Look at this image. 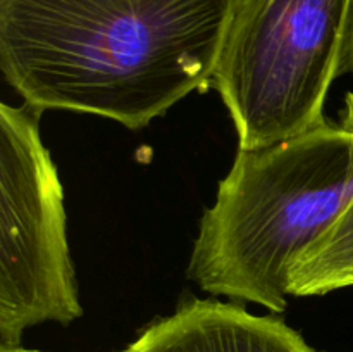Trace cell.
<instances>
[{"label":"cell","instance_id":"cell-4","mask_svg":"<svg viewBox=\"0 0 353 352\" xmlns=\"http://www.w3.org/2000/svg\"><path fill=\"white\" fill-rule=\"evenodd\" d=\"M41 110L0 106V349L40 323L83 316L64 193L41 141Z\"/></svg>","mask_w":353,"mask_h":352},{"label":"cell","instance_id":"cell-3","mask_svg":"<svg viewBox=\"0 0 353 352\" xmlns=\"http://www.w3.org/2000/svg\"><path fill=\"white\" fill-rule=\"evenodd\" d=\"M347 9L348 0H233L210 88L240 148L268 147L326 121Z\"/></svg>","mask_w":353,"mask_h":352},{"label":"cell","instance_id":"cell-7","mask_svg":"<svg viewBox=\"0 0 353 352\" xmlns=\"http://www.w3.org/2000/svg\"><path fill=\"white\" fill-rule=\"evenodd\" d=\"M341 72L353 75V0H348L347 21H345L343 47H341ZM340 123L353 128V93L345 99V107L340 113Z\"/></svg>","mask_w":353,"mask_h":352},{"label":"cell","instance_id":"cell-5","mask_svg":"<svg viewBox=\"0 0 353 352\" xmlns=\"http://www.w3.org/2000/svg\"><path fill=\"white\" fill-rule=\"evenodd\" d=\"M121 352H319L281 317L193 299L155 320Z\"/></svg>","mask_w":353,"mask_h":352},{"label":"cell","instance_id":"cell-1","mask_svg":"<svg viewBox=\"0 0 353 352\" xmlns=\"http://www.w3.org/2000/svg\"><path fill=\"white\" fill-rule=\"evenodd\" d=\"M233 0H0V69L28 106L141 130L210 88Z\"/></svg>","mask_w":353,"mask_h":352},{"label":"cell","instance_id":"cell-6","mask_svg":"<svg viewBox=\"0 0 353 352\" xmlns=\"http://www.w3.org/2000/svg\"><path fill=\"white\" fill-rule=\"evenodd\" d=\"M353 286V199L290 269V295H324Z\"/></svg>","mask_w":353,"mask_h":352},{"label":"cell","instance_id":"cell-2","mask_svg":"<svg viewBox=\"0 0 353 352\" xmlns=\"http://www.w3.org/2000/svg\"><path fill=\"white\" fill-rule=\"evenodd\" d=\"M352 199V126L324 121L268 147L238 148L200 221L188 278L210 295L285 313L293 262Z\"/></svg>","mask_w":353,"mask_h":352},{"label":"cell","instance_id":"cell-8","mask_svg":"<svg viewBox=\"0 0 353 352\" xmlns=\"http://www.w3.org/2000/svg\"><path fill=\"white\" fill-rule=\"evenodd\" d=\"M0 352H47V351H38V349H24L23 345H19V347H3V349H0Z\"/></svg>","mask_w":353,"mask_h":352}]
</instances>
